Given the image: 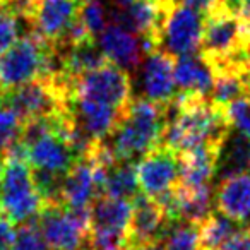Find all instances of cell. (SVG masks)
I'll return each instance as SVG.
<instances>
[{"instance_id":"30","label":"cell","mask_w":250,"mask_h":250,"mask_svg":"<svg viewBox=\"0 0 250 250\" xmlns=\"http://www.w3.org/2000/svg\"><path fill=\"white\" fill-rule=\"evenodd\" d=\"M16 240L14 223L7 219L4 214H0V250H12Z\"/></svg>"},{"instance_id":"16","label":"cell","mask_w":250,"mask_h":250,"mask_svg":"<svg viewBox=\"0 0 250 250\" xmlns=\"http://www.w3.org/2000/svg\"><path fill=\"white\" fill-rule=\"evenodd\" d=\"M223 144L208 143L194 147V149L178 153V163H180L178 185L188 188L211 185L212 178L219 168Z\"/></svg>"},{"instance_id":"26","label":"cell","mask_w":250,"mask_h":250,"mask_svg":"<svg viewBox=\"0 0 250 250\" xmlns=\"http://www.w3.org/2000/svg\"><path fill=\"white\" fill-rule=\"evenodd\" d=\"M226 115L231 129L250 141V98H238L226 104Z\"/></svg>"},{"instance_id":"20","label":"cell","mask_w":250,"mask_h":250,"mask_svg":"<svg viewBox=\"0 0 250 250\" xmlns=\"http://www.w3.org/2000/svg\"><path fill=\"white\" fill-rule=\"evenodd\" d=\"M60 53V63H62V72L65 76L77 77L84 72L100 67L103 62H106L103 52H101L100 45L96 40H84L81 43L70 46H63V48H57Z\"/></svg>"},{"instance_id":"32","label":"cell","mask_w":250,"mask_h":250,"mask_svg":"<svg viewBox=\"0 0 250 250\" xmlns=\"http://www.w3.org/2000/svg\"><path fill=\"white\" fill-rule=\"evenodd\" d=\"M124 250H165L161 240H151V242H130Z\"/></svg>"},{"instance_id":"35","label":"cell","mask_w":250,"mask_h":250,"mask_svg":"<svg viewBox=\"0 0 250 250\" xmlns=\"http://www.w3.org/2000/svg\"><path fill=\"white\" fill-rule=\"evenodd\" d=\"M249 72H250V62H249Z\"/></svg>"},{"instance_id":"37","label":"cell","mask_w":250,"mask_h":250,"mask_svg":"<svg viewBox=\"0 0 250 250\" xmlns=\"http://www.w3.org/2000/svg\"><path fill=\"white\" fill-rule=\"evenodd\" d=\"M0 7H2V2H0Z\"/></svg>"},{"instance_id":"19","label":"cell","mask_w":250,"mask_h":250,"mask_svg":"<svg viewBox=\"0 0 250 250\" xmlns=\"http://www.w3.org/2000/svg\"><path fill=\"white\" fill-rule=\"evenodd\" d=\"M177 93L208 94L212 91V70L199 53L178 57L175 60Z\"/></svg>"},{"instance_id":"6","label":"cell","mask_w":250,"mask_h":250,"mask_svg":"<svg viewBox=\"0 0 250 250\" xmlns=\"http://www.w3.org/2000/svg\"><path fill=\"white\" fill-rule=\"evenodd\" d=\"M132 94L134 86L129 70L106 60L96 69L72 77L69 98H81L117 110H125L134 100Z\"/></svg>"},{"instance_id":"14","label":"cell","mask_w":250,"mask_h":250,"mask_svg":"<svg viewBox=\"0 0 250 250\" xmlns=\"http://www.w3.org/2000/svg\"><path fill=\"white\" fill-rule=\"evenodd\" d=\"M212 202L216 211L238 226H250V173L238 171L221 177Z\"/></svg>"},{"instance_id":"7","label":"cell","mask_w":250,"mask_h":250,"mask_svg":"<svg viewBox=\"0 0 250 250\" xmlns=\"http://www.w3.org/2000/svg\"><path fill=\"white\" fill-rule=\"evenodd\" d=\"M36 225L50 250H83L89 235V209H74L52 202L45 204Z\"/></svg>"},{"instance_id":"22","label":"cell","mask_w":250,"mask_h":250,"mask_svg":"<svg viewBox=\"0 0 250 250\" xmlns=\"http://www.w3.org/2000/svg\"><path fill=\"white\" fill-rule=\"evenodd\" d=\"M242 226L218 211H211L199 223V250H216Z\"/></svg>"},{"instance_id":"1","label":"cell","mask_w":250,"mask_h":250,"mask_svg":"<svg viewBox=\"0 0 250 250\" xmlns=\"http://www.w3.org/2000/svg\"><path fill=\"white\" fill-rule=\"evenodd\" d=\"M231 132L226 106L208 94L177 93L168 104V124L163 143L177 153L208 143H225Z\"/></svg>"},{"instance_id":"28","label":"cell","mask_w":250,"mask_h":250,"mask_svg":"<svg viewBox=\"0 0 250 250\" xmlns=\"http://www.w3.org/2000/svg\"><path fill=\"white\" fill-rule=\"evenodd\" d=\"M12 250H48V245L43 240L35 219L22 223L21 228L16 229V240Z\"/></svg>"},{"instance_id":"12","label":"cell","mask_w":250,"mask_h":250,"mask_svg":"<svg viewBox=\"0 0 250 250\" xmlns=\"http://www.w3.org/2000/svg\"><path fill=\"white\" fill-rule=\"evenodd\" d=\"M98 45L108 62L125 70L137 69L146 57L143 38L117 22L106 24L100 33Z\"/></svg>"},{"instance_id":"29","label":"cell","mask_w":250,"mask_h":250,"mask_svg":"<svg viewBox=\"0 0 250 250\" xmlns=\"http://www.w3.org/2000/svg\"><path fill=\"white\" fill-rule=\"evenodd\" d=\"M216 250H250V226L240 228Z\"/></svg>"},{"instance_id":"13","label":"cell","mask_w":250,"mask_h":250,"mask_svg":"<svg viewBox=\"0 0 250 250\" xmlns=\"http://www.w3.org/2000/svg\"><path fill=\"white\" fill-rule=\"evenodd\" d=\"M100 195L98 170L87 158H79L63 175L59 188V202L67 208L89 209Z\"/></svg>"},{"instance_id":"5","label":"cell","mask_w":250,"mask_h":250,"mask_svg":"<svg viewBox=\"0 0 250 250\" xmlns=\"http://www.w3.org/2000/svg\"><path fill=\"white\" fill-rule=\"evenodd\" d=\"M0 173V214L12 223H28L42 212L45 201L33 178V168L24 160L4 158Z\"/></svg>"},{"instance_id":"27","label":"cell","mask_w":250,"mask_h":250,"mask_svg":"<svg viewBox=\"0 0 250 250\" xmlns=\"http://www.w3.org/2000/svg\"><path fill=\"white\" fill-rule=\"evenodd\" d=\"M19 16L12 9L2 5L0 7V53L5 52L19 40L21 33V22Z\"/></svg>"},{"instance_id":"18","label":"cell","mask_w":250,"mask_h":250,"mask_svg":"<svg viewBox=\"0 0 250 250\" xmlns=\"http://www.w3.org/2000/svg\"><path fill=\"white\" fill-rule=\"evenodd\" d=\"M89 229H103V231L129 235L132 201L100 194L89 206Z\"/></svg>"},{"instance_id":"23","label":"cell","mask_w":250,"mask_h":250,"mask_svg":"<svg viewBox=\"0 0 250 250\" xmlns=\"http://www.w3.org/2000/svg\"><path fill=\"white\" fill-rule=\"evenodd\" d=\"M165 250H199V225L188 221L170 223L161 236Z\"/></svg>"},{"instance_id":"3","label":"cell","mask_w":250,"mask_h":250,"mask_svg":"<svg viewBox=\"0 0 250 250\" xmlns=\"http://www.w3.org/2000/svg\"><path fill=\"white\" fill-rule=\"evenodd\" d=\"M62 72L55 45L31 31L0 53V96L43 76Z\"/></svg>"},{"instance_id":"9","label":"cell","mask_w":250,"mask_h":250,"mask_svg":"<svg viewBox=\"0 0 250 250\" xmlns=\"http://www.w3.org/2000/svg\"><path fill=\"white\" fill-rule=\"evenodd\" d=\"M137 184L144 195L160 199L171 192L180 180V163L178 153L161 143L139 158L136 165Z\"/></svg>"},{"instance_id":"11","label":"cell","mask_w":250,"mask_h":250,"mask_svg":"<svg viewBox=\"0 0 250 250\" xmlns=\"http://www.w3.org/2000/svg\"><path fill=\"white\" fill-rule=\"evenodd\" d=\"M26 149H28V163L31 165L33 170L46 171V173L65 175L70 167L79 160L69 141L57 130V127L29 143Z\"/></svg>"},{"instance_id":"38","label":"cell","mask_w":250,"mask_h":250,"mask_svg":"<svg viewBox=\"0 0 250 250\" xmlns=\"http://www.w3.org/2000/svg\"><path fill=\"white\" fill-rule=\"evenodd\" d=\"M91 250H94V249H91Z\"/></svg>"},{"instance_id":"33","label":"cell","mask_w":250,"mask_h":250,"mask_svg":"<svg viewBox=\"0 0 250 250\" xmlns=\"http://www.w3.org/2000/svg\"><path fill=\"white\" fill-rule=\"evenodd\" d=\"M4 154H2V151H0V173H2V168H4Z\"/></svg>"},{"instance_id":"31","label":"cell","mask_w":250,"mask_h":250,"mask_svg":"<svg viewBox=\"0 0 250 250\" xmlns=\"http://www.w3.org/2000/svg\"><path fill=\"white\" fill-rule=\"evenodd\" d=\"M221 2L240 21H245L250 18V0H221Z\"/></svg>"},{"instance_id":"8","label":"cell","mask_w":250,"mask_h":250,"mask_svg":"<svg viewBox=\"0 0 250 250\" xmlns=\"http://www.w3.org/2000/svg\"><path fill=\"white\" fill-rule=\"evenodd\" d=\"M204 14L178 0L168 2L160 29V48L173 57L199 53Z\"/></svg>"},{"instance_id":"24","label":"cell","mask_w":250,"mask_h":250,"mask_svg":"<svg viewBox=\"0 0 250 250\" xmlns=\"http://www.w3.org/2000/svg\"><path fill=\"white\" fill-rule=\"evenodd\" d=\"M77 14L93 38L106 28V7L101 0H81Z\"/></svg>"},{"instance_id":"25","label":"cell","mask_w":250,"mask_h":250,"mask_svg":"<svg viewBox=\"0 0 250 250\" xmlns=\"http://www.w3.org/2000/svg\"><path fill=\"white\" fill-rule=\"evenodd\" d=\"M22 120L9 104L0 101V151L19 139Z\"/></svg>"},{"instance_id":"34","label":"cell","mask_w":250,"mask_h":250,"mask_svg":"<svg viewBox=\"0 0 250 250\" xmlns=\"http://www.w3.org/2000/svg\"><path fill=\"white\" fill-rule=\"evenodd\" d=\"M147 2H163V0H147Z\"/></svg>"},{"instance_id":"21","label":"cell","mask_w":250,"mask_h":250,"mask_svg":"<svg viewBox=\"0 0 250 250\" xmlns=\"http://www.w3.org/2000/svg\"><path fill=\"white\" fill-rule=\"evenodd\" d=\"M100 194L132 201L139 194V184H137L134 161H118L111 168H108L104 173L103 184H101Z\"/></svg>"},{"instance_id":"36","label":"cell","mask_w":250,"mask_h":250,"mask_svg":"<svg viewBox=\"0 0 250 250\" xmlns=\"http://www.w3.org/2000/svg\"><path fill=\"white\" fill-rule=\"evenodd\" d=\"M0 2H2V4H4V0H0Z\"/></svg>"},{"instance_id":"15","label":"cell","mask_w":250,"mask_h":250,"mask_svg":"<svg viewBox=\"0 0 250 250\" xmlns=\"http://www.w3.org/2000/svg\"><path fill=\"white\" fill-rule=\"evenodd\" d=\"M79 5L81 0H40L28 22L36 35L57 45L77 18Z\"/></svg>"},{"instance_id":"2","label":"cell","mask_w":250,"mask_h":250,"mask_svg":"<svg viewBox=\"0 0 250 250\" xmlns=\"http://www.w3.org/2000/svg\"><path fill=\"white\" fill-rule=\"evenodd\" d=\"M168 124V104L134 98L125 108L108 144L118 161H136L163 143Z\"/></svg>"},{"instance_id":"10","label":"cell","mask_w":250,"mask_h":250,"mask_svg":"<svg viewBox=\"0 0 250 250\" xmlns=\"http://www.w3.org/2000/svg\"><path fill=\"white\" fill-rule=\"evenodd\" d=\"M139 67L143 98L154 101V103L170 104L177 94L175 57L165 50L156 48L144 57Z\"/></svg>"},{"instance_id":"4","label":"cell","mask_w":250,"mask_h":250,"mask_svg":"<svg viewBox=\"0 0 250 250\" xmlns=\"http://www.w3.org/2000/svg\"><path fill=\"white\" fill-rule=\"evenodd\" d=\"M199 55L209 67L250 60L242 21L225 7L221 0H216L204 12Z\"/></svg>"},{"instance_id":"17","label":"cell","mask_w":250,"mask_h":250,"mask_svg":"<svg viewBox=\"0 0 250 250\" xmlns=\"http://www.w3.org/2000/svg\"><path fill=\"white\" fill-rule=\"evenodd\" d=\"M170 221L167 218L163 206L153 197H147L143 192L132 199V218L129 226L130 242H151L161 240Z\"/></svg>"}]
</instances>
